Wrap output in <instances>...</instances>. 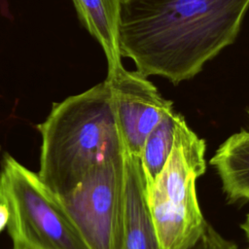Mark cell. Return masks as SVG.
<instances>
[{"instance_id": "cell-1", "label": "cell", "mask_w": 249, "mask_h": 249, "mask_svg": "<svg viewBox=\"0 0 249 249\" xmlns=\"http://www.w3.org/2000/svg\"><path fill=\"white\" fill-rule=\"evenodd\" d=\"M248 8L249 0H124L121 55L177 85L235 40Z\"/></svg>"}, {"instance_id": "cell-2", "label": "cell", "mask_w": 249, "mask_h": 249, "mask_svg": "<svg viewBox=\"0 0 249 249\" xmlns=\"http://www.w3.org/2000/svg\"><path fill=\"white\" fill-rule=\"evenodd\" d=\"M38 130V175L56 196L68 193L93 166L125 150L106 81L53 103Z\"/></svg>"}, {"instance_id": "cell-3", "label": "cell", "mask_w": 249, "mask_h": 249, "mask_svg": "<svg viewBox=\"0 0 249 249\" xmlns=\"http://www.w3.org/2000/svg\"><path fill=\"white\" fill-rule=\"evenodd\" d=\"M205 147L183 117L171 152L146 193L160 249H189L207 225L196 191V181L206 169Z\"/></svg>"}, {"instance_id": "cell-4", "label": "cell", "mask_w": 249, "mask_h": 249, "mask_svg": "<svg viewBox=\"0 0 249 249\" xmlns=\"http://www.w3.org/2000/svg\"><path fill=\"white\" fill-rule=\"evenodd\" d=\"M0 202L9 210L14 249H89L57 196L35 173L5 154Z\"/></svg>"}, {"instance_id": "cell-5", "label": "cell", "mask_w": 249, "mask_h": 249, "mask_svg": "<svg viewBox=\"0 0 249 249\" xmlns=\"http://www.w3.org/2000/svg\"><path fill=\"white\" fill-rule=\"evenodd\" d=\"M124 152L93 166L57 196L89 249H124Z\"/></svg>"}, {"instance_id": "cell-6", "label": "cell", "mask_w": 249, "mask_h": 249, "mask_svg": "<svg viewBox=\"0 0 249 249\" xmlns=\"http://www.w3.org/2000/svg\"><path fill=\"white\" fill-rule=\"evenodd\" d=\"M105 81L125 149L140 157L145 138L173 103L164 99L146 76L124 66L108 73Z\"/></svg>"}, {"instance_id": "cell-7", "label": "cell", "mask_w": 249, "mask_h": 249, "mask_svg": "<svg viewBox=\"0 0 249 249\" xmlns=\"http://www.w3.org/2000/svg\"><path fill=\"white\" fill-rule=\"evenodd\" d=\"M124 249H160L152 222L140 157L124 152Z\"/></svg>"}, {"instance_id": "cell-8", "label": "cell", "mask_w": 249, "mask_h": 249, "mask_svg": "<svg viewBox=\"0 0 249 249\" xmlns=\"http://www.w3.org/2000/svg\"><path fill=\"white\" fill-rule=\"evenodd\" d=\"M79 18L102 47L108 73L123 67L119 46L122 0H73Z\"/></svg>"}, {"instance_id": "cell-9", "label": "cell", "mask_w": 249, "mask_h": 249, "mask_svg": "<svg viewBox=\"0 0 249 249\" xmlns=\"http://www.w3.org/2000/svg\"><path fill=\"white\" fill-rule=\"evenodd\" d=\"M231 202L249 201V131L230 136L210 160Z\"/></svg>"}, {"instance_id": "cell-10", "label": "cell", "mask_w": 249, "mask_h": 249, "mask_svg": "<svg viewBox=\"0 0 249 249\" xmlns=\"http://www.w3.org/2000/svg\"><path fill=\"white\" fill-rule=\"evenodd\" d=\"M183 116L170 108L144 140L140 160L146 193L162 169L173 147L176 127Z\"/></svg>"}, {"instance_id": "cell-11", "label": "cell", "mask_w": 249, "mask_h": 249, "mask_svg": "<svg viewBox=\"0 0 249 249\" xmlns=\"http://www.w3.org/2000/svg\"><path fill=\"white\" fill-rule=\"evenodd\" d=\"M189 249H223L214 239L206 235H202Z\"/></svg>"}, {"instance_id": "cell-12", "label": "cell", "mask_w": 249, "mask_h": 249, "mask_svg": "<svg viewBox=\"0 0 249 249\" xmlns=\"http://www.w3.org/2000/svg\"><path fill=\"white\" fill-rule=\"evenodd\" d=\"M9 217L10 214L7 206L4 203L0 202V232L7 228Z\"/></svg>"}, {"instance_id": "cell-13", "label": "cell", "mask_w": 249, "mask_h": 249, "mask_svg": "<svg viewBox=\"0 0 249 249\" xmlns=\"http://www.w3.org/2000/svg\"><path fill=\"white\" fill-rule=\"evenodd\" d=\"M241 228H242V230L244 231V232L246 233L247 238L249 239V214L247 215V217H246L244 223L241 225Z\"/></svg>"}, {"instance_id": "cell-14", "label": "cell", "mask_w": 249, "mask_h": 249, "mask_svg": "<svg viewBox=\"0 0 249 249\" xmlns=\"http://www.w3.org/2000/svg\"><path fill=\"white\" fill-rule=\"evenodd\" d=\"M248 114H249V109H248Z\"/></svg>"}, {"instance_id": "cell-15", "label": "cell", "mask_w": 249, "mask_h": 249, "mask_svg": "<svg viewBox=\"0 0 249 249\" xmlns=\"http://www.w3.org/2000/svg\"><path fill=\"white\" fill-rule=\"evenodd\" d=\"M122 1H124V0H122Z\"/></svg>"}, {"instance_id": "cell-16", "label": "cell", "mask_w": 249, "mask_h": 249, "mask_svg": "<svg viewBox=\"0 0 249 249\" xmlns=\"http://www.w3.org/2000/svg\"><path fill=\"white\" fill-rule=\"evenodd\" d=\"M247 249H249V248H247Z\"/></svg>"}]
</instances>
